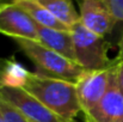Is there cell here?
Masks as SVG:
<instances>
[{"label": "cell", "instance_id": "2e32d148", "mask_svg": "<svg viewBox=\"0 0 123 122\" xmlns=\"http://www.w3.org/2000/svg\"><path fill=\"white\" fill-rule=\"evenodd\" d=\"M115 64H120V62H123V31L122 35H121V40L118 42V54L114 61Z\"/></svg>", "mask_w": 123, "mask_h": 122}, {"label": "cell", "instance_id": "9c48e42d", "mask_svg": "<svg viewBox=\"0 0 123 122\" xmlns=\"http://www.w3.org/2000/svg\"><path fill=\"white\" fill-rule=\"evenodd\" d=\"M35 25H36V32L40 43H42L44 47L59 53L63 58L75 62L72 31H60V30L48 29L36 23Z\"/></svg>", "mask_w": 123, "mask_h": 122}, {"label": "cell", "instance_id": "8fae6325", "mask_svg": "<svg viewBox=\"0 0 123 122\" xmlns=\"http://www.w3.org/2000/svg\"><path fill=\"white\" fill-rule=\"evenodd\" d=\"M29 71L13 60H0V89H20L25 85Z\"/></svg>", "mask_w": 123, "mask_h": 122}, {"label": "cell", "instance_id": "e0dca14e", "mask_svg": "<svg viewBox=\"0 0 123 122\" xmlns=\"http://www.w3.org/2000/svg\"><path fill=\"white\" fill-rule=\"evenodd\" d=\"M0 122H5V121H4V117H2V115H1V113H0Z\"/></svg>", "mask_w": 123, "mask_h": 122}, {"label": "cell", "instance_id": "5b68a950", "mask_svg": "<svg viewBox=\"0 0 123 122\" xmlns=\"http://www.w3.org/2000/svg\"><path fill=\"white\" fill-rule=\"evenodd\" d=\"M0 34L13 40L38 41L35 22L14 1L0 4Z\"/></svg>", "mask_w": 123, "mask_h": 122}, {"label": "cell", "instance_id": "9a60e30c", "mask_svg": "<svg viewBox=\"0 0 123 122\" xmlns=\"http://www.w3.org/2000/svg\"><path fill=\"white\" fill-rule=\"evenodd\" d=\"M114 73H115L116 83H117L120 90L123 92V62L115 64V66H114Z\"/></svg>", "mask_w": 123, "mask_h": 122}, {"label": "cell", "instance_id": "4fadbf2b", "mask_svg": "<svg viewBox=\"0 0 123 122\" xmlns=\"http://www.w3.org/2000/svg\"><path fill=\"white\" fill-rule=\"evenodd\" d=\"M0 113H1L5 122H30L18 110H16L12 105H10L1 98H0Z\"/></svg>", "mask_w": 123, "mask_h": 122}, {"label": "cell", "instance_id": "7c38bea8", "mask_svg": "<svg viewBox=\"0 0 123 122\" xmlns=\"http://www.w3.org/2000/svg\"><path fill=\"white\" fill-rule=\"evenodd\" d=\"M59 22L67 28L72 29L77 23L80 22V16L75 11L73 4L67 0H38Z\"/></svg>", "mask_w": 123, "mask_h": 122}, {"label": "cell", "instance_id": "5bb4252c", "mask_svg": "<svg viewBox=\"0 0 123 122\" xmlns=\"http://www.w3.org/2000/svg\"><path fill=\"white\" fill-rule=\"evenodd\" d=\"M105 4L116 23L123 22V0H105Z\"/></svg>", "mask_w": 123, "mask_h": 122}, {"label": "cell", "instance_id": "ba28073f", "mask_svg": "<svg viewBox=\"0 0 123 122\" xmlns=\"http://www.w3.org/2000/svg\"><path fill=\"white\" fill-rule=\"evenodd\" d=\"M80 23L91 32L104 37L116 24L105 0H85L79 4Z\"/></svg>", "mask_w": 123, "mask_h": 122}, {"label": "cell", "instance_id": "52a82bcc", "mask_svg": "<svg viewBox=\"0 0 123 122\" xmlns=\"http://www.w3.org/2000/svg\"><path fill=\"white\" fill-rule=\"evenodd\" d=\"M114 66L111 70L109 87L97 107L85 115L86 122H122L123 92L116 83Z\"/></svg>", "mask_w": 123, "mask_h": 122}, {"label": "cell", "instance_id": "3957f363", "mask_svg": "<svg viewBox=\"0 0 123 122\" xmlns=\"http://www.w3.org/2000/svg\"><path fill=\"white\" fill-rule=\"evenodd\" d=\"M75 62L85 71L108 70L115 65L108 56L109 42L87 30L81 23H77L71 29Z\"/></svg>", "mask_w": 123, "mask_h": 122}, {"label": "cell", "instance_id": "7a4b0ae2", "mask_svg": "<svg viewBox=\"0 0 123 122\" xmlns=\"http://www.w3.org/2000/svg\"><path fill=\"white\" fill-rule=\"evenodd\" d=\"M16 42L26 56L43 72L41 74L77 84L86 72L78 64L44 47L38 41L16 40Z\"/></svg>", "mask_w": 123, "mask_h": 122}, {"label": "cell", "instance_id": "ac0fdd59", "mask_svg": "<svg viewBox=\"0 0 123 122\" xmlns=\"http://www.w3.org/2000/svg\"><path fill=\"white\" fill-rule=\"evenodd\" d=\"M122 122H123V120H122Z\"/></svg>", "mask_w": 123, "mask_h": 122}, {"label": "cell", "instance_id": "8992f818", "mask_svg": "<svg viewBox=\"0 0 123 122\" xmlns=\"http://www.w3.org/2000/svg\"><path fill=\"white\" fill-rule=\"evenodd\" d=\"M112 67L102 71H86L77 81V95L84 115L93 110L105 95L111 76Z\"/></svg>", "mask_w": 123, "mask_h": 122}, {"label": "cell", "instance_id": "277c9868", "mask_svg": "<svg viewBox=\"0 0 123 122\" xmlns=\"http://www.w3.org/2000/svg\"><path fill=\"white\" fill-rule=\"evenodd\" d=\"M0 98L12 105L30 122H63L23 87H1Z\"/></svg>", "mask_w": 123, "mask_h": 122}, {"label": "cell", "instance_id": "6da1fadb", "mask_svg": "<svg viewBox=\"0 0 123 122\" xmlns=\"http://www.w3.org/2000/svg\"><path fill=\"white\" fill-rule=\"evenodd\" d=\"M23 89L63 122H74L81 111L75 84L41 73H29Z\"/></svg>", "mask_w": 123, "mask_h": 122}, {"label": "cell", "instance_id": "30bf717a", "mask_svg": "<svg viewBox=\"0 0 123 122\" xmlns=\"http://www.w3.org/2000/svg\"><path fill=\"white\" fill-rule=\"evenodd\" d=\"M14 4L25 11L31 19L41 26L60 31H71L69 28L59 22L43 5H41L38 0H16Z\"/></svg>", "mask_w": 123, "mask_h": 122}]
</instances>
